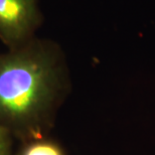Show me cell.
Here are the masks:
<instances>
[{"mask_svg": "<svg viewBox=\"0 0 155 155\" xmlns=\"http://www.w3.org/2000/svg\"><path fill=\"white\" fill-rule=\"evenodd\" d=\"M70 88L54 42L32 38L0 54V126L21 142L48 137Z\"/></svg>", "mask_w": 155, "mask_h": 155, "instance_id": "1", "label": "cell"}, {"mask_svg": "<svg viewBox=\"0 0 155 155\" xmlns=\"http://www.w3.org/2000/svg\"><path fill=\"white\" fill-rule=\"evenodd\" d=\"M40 23L38 0H0V39L9 49L30 41Z\"/></svg>", "mask_w": 155, "mask_h": 155, "instance_id": "2", "label": "cell"}, {"mask_svg": "<svg viewBox=\"0 0 155 155\" xmlns=\"http://www.w3.org/2000/svg\"><path fill=\"white\" fill-rule=\"evenodd\" d=\"M17 155H66L60 144L48 137L23 141Z\"/></svg>", "mask_w": 155, "mask_h": 155, "instance_id": "3", "label": "cell"}, {"mask_svg": "<svg viewBox=\"0 0 155 155\" xmlns=\"http://www.w3.org/2000/svg\"><path fill=\"white\" fill-rule=\"evenodd\" d=\"M13 136L4 127L0 126V155H12Z\"/></svg>", "mask_w": 155, "mask_h": 155, "instance_id": "4", "label": "cell"}]
</instances>
